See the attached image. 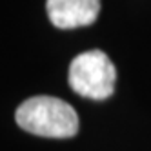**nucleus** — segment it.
Returning a JSON list of instances; mask_svg holds the SVG:
<instances>
[{
  "mask_svg": "<svg viewBox=\"0 0 151 151\" xmlns=\"http://www.w3.org/2000/svg\"><path fill=\"white\" fill-rule=\"evenodd\" d=\"M15 120L24 131L37 137L71 138L78 133V115L75 107L47 95L24 100L15 111Z\"/></svg>",
  "mask_w": 151,
  "mask_h": 151,
  "instance_id": "1",
  "label": "nucleus"
},
{
  "mask_svg": "<svg viewBox=\"0 0 151 151\" xmlns=\"http://www.w3.org/2000/svg\"><path fill=\"white\" fill-rule=\"evenodd\" d=\"M68 78L71 89L84 99L106 100L115 91L116 69L104 51L91 49L71 60Z\"/></svg>",
  "mask_w": 151,
  "mask_h": 151,
  "instance_id": "2",
  "label": "nucleus"
},
{
  "mask_svg": "<svg viewBox=\"0 0 151 151\" xmlns=\"http://www.w3.org/2000/svg\"><path fill=\"white\" fill-rule=\"evenodd\" d=\"M47 17L58 29L91 26L100 13V0H47Z\"/></svg>",
  "mask_w": 151,
  "mask_h": 151,
  "instance_id": "3",
  "label": "nucleus"
}]
</instances>
